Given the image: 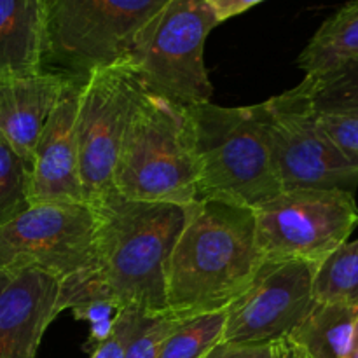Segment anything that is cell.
Instances as JSON below:
<instances>
[{
  "mask_svg": "<svg viewBox=\"0 0 358 358\" xmlns=\"http://www.w3.org/2000/svg\"><path fill=\"white\" fill-rule=\"evenodd\" d=\"M30 206V164L0 138V226Z\"/></svg>",
  "mask_w": 358,
  "mask_h": 358,
  "instance_id": "22",
  "label": "cell"
},
{
  "mask_svg": "<svg viewBox=\"0 0 358 358\" xmlns=\"http://www.w3.org/2000/svg\"><path fill=\"white\" fill-rule=\"evenodd\" d=\"M145 317L147 313L140 311L138 308L126 306L117 317L114 331L101 345H98L91 352L90 358H124L129 339L133 338V334Z\"/></svg>",
  "mask_w": 358,
  "mask_h": 358,
  "instance_id": "24",
  "label": "cell"
},
{
  "mask_svg": "<svg viewBox=\"0 0 358 358\" xmlns=\"http://www.w3.org/2000/svg\"><path fill=\"white\" fill-rule=\"evenodd\" d=\"M170 0H44V70L86 79L131 59L140 37Z\"/></svg>",
  "mask_w": 358,
  "mask_h": 358,
  "instance_id": "5",
  "label": "cell"
},
{
  "mask_svg": "<svg viewBox=\"0 0 358 358\" xmlns=\"http://www.w3.org/2000/svg\"><path fill=\"white\" fill-rule=\"evenodd\" d=\"M343 358H358V322L355 324V329H353L352 341H350L348 348H346Z\"/></svg>",
  "mask_w": 358,
  "mask_h": 358,
  "instance_id": "29",
  "label": "cell"
},
{
  "mask_svg": "<svg viewBox=\"0 0 358 358\" xmlns=\"http://www.w3.org/2000/svg\"><path fill=\"white\" fill-rule=\"evenodd\" d=\"M226 318L222 310L180 320L164 339L157 358H205L222 341Z\"/></svg>",
  "mask_w": 358,
  "mask_h": 358,
  "instance_id": "21",
  "label": "cell"
},
{
  "mask_svg": "<svg viewBox=\"0 0 358 358\" xmlns=\"http://www.w3.org/2000/svg\"><path fill=\"white\" fill-rule=\"evenodd\" d=\"M318 264L306 261H266L252 285L227 306L222 341L273 345L289 338L315 303Z\"/></svg>",
  "mask_w": 358,
  "mask_h": 358,
  "instance_id": "11",
  "label": "cell"
},
{
  "mask_svg": "<svg viewBox=\"0 0 358 358\" xmlns=\"http://www.w3.org/2000/svg\"><path fill=\"white\" fill-rule=\"evenodd\" d=\"M58 294L59 280L37 269L0 271V358H35Z\"/></svg>",
  "mask_w": 358,
  "mask_h": 358,
  "instance_id": "13",
  "label": "cell"
},
{
  "mask_svg": "<svg viewBox=\"0 0 358 358\" xmlns=\"http://www.w3.org/2000/svg\"><path fill=\"white\" fill-rule=\"evenodd\" d=\"M65 310L72 311L77 320L90 324V338L84 345V352L91 353L110 336L124 306L108 292L93 269H90L59 282L56 311L59 315Z\"/></svg>",
  "mask_w": 358,
  "mask_h": 358,
  "instance_id": "16",
  "label": "cell"
},
{
  "mask_svg": "<svg viewBox=\"0 0 358 358\" xmlns=\"http://www.w3.org/2000/svg\"><path fill=\"white\" fill-rule=\"evenodd\" d=\"M180 324L170 315H147L129 339L124 358H157L164 339Z\"/></svg>",
  "mask_w": 358,
  "mask_h": 358,
  "instance_id": "23",
  "label": "cell"
},
{
  "mask_svg": "<svg viewBox=\"0 0 358 358\" xmlns=\"http://www.w3.org/2000/svg\"><path fill=\"white\" fill-rule=\"evenodd\" d=\"M313 297L320 303L358 306V240L343 243L318 266Z\"/></svg>",
  "mask_w": 358,
  "mask_h": 358,
  "instance_id": "20",
  "label": "cell"
},
{
  "mask_svg": "<svg viewBox=\"0 0 358 358\" xmlns=\"http://www.w3.org/2000/svg\"><path fill=\"white\" fill-rule=\"evenodd\" d=\"M318 126L332 143L358 164V117L357 115L317 114Z\"/></svg>",
  "mask_w": 358,
  "mask_h": 358,
  "instance_id": "25",
  "label": "cell"
},
{
  "mask_svg": "<svg viewBox=\"0 0 358 358\" xmlns=\"http://www.w3.org/2000/svg\"><path fill=\"white\" fill-rule=\"evenodd\" d=\"M44 0H0V80L44 70Z\"/></svg>",
  "mask_w": 358,
  "mask_h": 358,
  "instance_id": "15",
  "label": "cell"
},
{
  "mask_svg": "<svg viewBox=\"0 0 358 358\" xmlns=\"http://www.w3.org/2000/svg\"><path fill=\"white\" fill-rule=\"evenodd\" d=\"M83 84V77L70 79L38 138L30 166V205L86 203L77 142V110Z\"/></svg>",
  "mask_w": 358,
  "mask_h": 358,
  "instance_id": "12",
  "label": "cell"
},
{
  "mask_svg": "<svg viewBox=\"0 0 358 358\" xmlns=\"http://www.w3.org/2000/svg\"><path fill=\"white\" fill-rule=\"evenodd\" d=\"M350 59H358V0H350L324 21L297 63L306 76H311Z\"/></svg>",
  "mask_w": 358,
  "mask_h": 358,
  "instance_id": "18",
  "label": "cell"
},
{
  "mask_svg": "<svg viewBox=\"0 0 358 358\" xmlns=\"http://www.w3.org/2000/svg\"><path fill=\"white\" fill-rule=\"evenodd\" d=\"M191 206L135 201L119 192L91 206L93 271L122 306H135L147 315H168V261Z\"/></svg>",
  "mask_w": 358,
  "mask_h": 358,
  "instance_id": "2",
  "label": "cell"
},
{
  "mask_svg": "<svg viewBox=\"0 0 358 358\" xmlns=\"http://www.w3.org/2000/svg\"><path fill=\"white\" fill-rule=\"evenodd\" d=\"M37 269L59 282L94 269V213L86 203H42L0 226V271Z\"/></svg>",
  "mask_w": 358,
  "mask_h": 358,
  "instance_id": "10",
  "label": "cell"
},
{
  "mask_svg": "<svg viewBox=\"0 0 358 358\" xmlns=\"http://www.w3.org/2000/svg\"><path fill=\"white\" fill-rule=\"evenodd\" d=\"M358 322V306L315 301L289 339L308 358H343Z\"/></svg>",
  "mask_w": 358,
  "mask_h": 358,
  "instance_id": "17",
  "label": "cell"
},
{
  "mask_svg": "<svg viewBox=\"0 0 358 358\" xmlns=\"http://www.w3.org/2000/svg\"><path fill=\"white\" fill-rule=\"evenodd\" d=\"M264 262L254 210L212 199L196 201L168 261L166 313L185 320L227 310Z\"/></svg>",
  "mask_w": 358,
  "mask_h": 358,
  "instance_id": "1",
  "label": "cell"
},
{
  "mask_svg": "<svg viewBox=\"0 0 358 358\" xmlns=\"http://www.w3.org/2000/svg\"><path fill=\"white\" fill-rule=\"evenodd\" d=\"M254 110L264 129L282 191L338 189L355 194L358 164L322 131L301 84L254 105Z\"/></svg>",
  "mask_w": 358,
  "mask_h": 358,
  "instance_id": "7",
  "label": "cell"
},
{
  "mask_svg": "<svg viewBox=\"0 0 358 358\" xmlns=\"http://www.w3.org/2000/svg\"><path fill=\"white\" fill-rule=\"evenodd\" d=\"M257 243L266 261L320 266L358 226L355 194L322 189L282 191L254 208Z\"/></svg>",
  "mask_w": 358,
  "mask_h": 358,
  "instance_id": "8",
  "label": "cell"
},
{
  "mask_svg": "<svg viewBox=\"0 0 358 358\" xmlns=\"http://www.w3.org/2000/svg\"><path fill=\"white\" fill-rule=\"evenodd\" d=\"M72 77L42 70L35 76L0 80V138L30 166L45 122Z\"/></svg>",
  "mask_w": 358,
  "mask_h": 358,
  "instance_id": "14",
  "label": "cell"
},
{
  "mask_svg": "<svg viewBox=\"0 0 358 358\" xmlns=\"http://www.w3.org/2000/svg\"><path fill=\"white\" fill-rule=\"evenodd\" d=\"M301 86L317 114L358 117V59L304 76Z\"/></svg>",
  "mask_w": 358,
  "mask_h": 358,
  "instance_id": "19",
  "label": "cell"
},
{
  "mask_svg": "<svg viewBox=\"0 0 358 358\" xmlns=\"http://www.w3.org/2000/svg\"><path fill=\"white\" fill-rule=\"evenodd\" d=\"M217 24L206 0H170L143 31L129 59L143 87L185 107L210 101L205 42Z\"/></svg>",
  "mask_w": 358,
  "mask_h": 358,
  "instance_id": "6",
  "label": "cell"
},
{
  "mask_svg": "<svg viewBox=\"0 0 358 358\" xmlns=\"http://www.w3.org/2000/svg\"><path fill=\"white\" fill-rule=\"evenodd\" d=\"M198 201L255 206L282 192L271 150L252 107L191 105Z\"/></svg>",
  "mask_w": 358,
  "mask_h": 358,
  "instance_id": "4",
  "label": "cell"
},
{
  "mask_svg": "<svg viewBox=\"0 0 358 358\" xmlns=\"http://www.w3.org/2000/svg\"><path fill=\"white\" fill-rule=\"evenodd\" d=\"M198 163L189 107L143 91L128 122L114 187L135 201L191 206L198 201Z\"/></svg>",
  "mask_w": 358,
  "mask_h": 358,
  "instance_id": "3",
  "label": "cell"
},
{
  "mask_svg": "<svg viewBox=\"0 0 358 358\" xmlns=\"http://www.w3.org/2000/svg\"><path fill=\"white\" fill-rule=\"evenodd\" d=\"M206 2L212 7L217 21H219V23H224V21L231 20V17L252 9V7L257 6V3H262L264 0H206Z\"/></svg>",
  "mask_w": 358,
  "mask_h": 358,
  "instance_id": "27",
  "label": "cell"
},
{
  "mask_svg": "<svg viewBox=\"0 0 358 358\" xmlns=\"http://www.w3.org/2000/svg\"><path fill=\"white\" fill-rule=\"evenodd\" d=\"M205 358H273L271 345H238L220 341Z\"/></svg>",
  "mask_w": 358,
  "mask_h": 358,
  "instance_id": "26",
  "label": "cell"
},
{
  "mask_svg": "<svg viewBox=\"0 0 358 358\" xmlns=\"http://www.w3.org/2000/svg\"><path fill=\"white\" fill-rule=\"evenodd\" d=\"M271 348L273 358H308L299 348H296L289 339H280V341L273 343Z\"/></svg>",
  "mask_w": 358,
  "mask_h": 358,
  "instance_id": "28",
  "label": "cell"
},
{
  "mask_svg": "<svg viewBox=\"0 0 358 358\" xmlns=\"http://www.w3.org/2000/svg\"><path fill=\"white\" fill-rule=\"evenodd\" d=\"M145 91L128 62L93 70L84 79L77 110L79 173L86 205L114 194V170L128 122Z\"/></svg>",
  "mask_w": 358,
  "mask_h": 358,
  "instance_id": "9",
  "label": "cell"
}]
</instances>
